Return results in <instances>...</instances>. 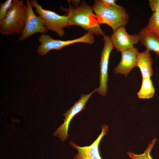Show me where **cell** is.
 Wrapping results in <instances>:
<instances>
[{
  "instance_id": "obj_1",
  "label": "cell",
  "mask_w": 159,
  "mask_h": 159,
  "mask_svg": "<svg viewBox=\"0 0 159 159\" xmlns=\"http://www.w3.org/2000/svg\"><path fill=\"white\" fill-rule=\"evenodd\" d=\"M69 5L67 9L61 7L62 10L67 12L66 15L68 16V26L77 25L93 34L105 35V33L97 22L92 7L85 1H83L76 7L69 4Z\"/></svg>"
},
{
  "instance_id": "obj_2",
  "label": "cell",
  "mask_w": 159,
  "mask_h": 159,
  "mask_svg": "<svg viewBox=\"0 0 159 159\" xmlns=\"http://www.w3.org/2000/svg\"><path fill=\"white\" fill-rule=\"evenodd\" d=\"M92 7L98 23L107 24L113 32L119 28L125 27L128 22L129 15L122 6H108L100 0H95Z\"/></svg>"
},
{
  "instance_id": "obj_3",
  "label": "cell",
  "mask_w": 159,
  "mask_h": 159,
  "mask_svg": "<svg viewBox=\"0 0 159 159\" xmlns=\"http://www.w3.org/2000/svg\"><path fill=\"white\" fill-rule=\"evenodd\" d=\"M26 18V6L23 0H13L1 23L0 32L4 35H21L24 30Z\"/></svg>"
},
{
  "instance_id": "obj_4",
  "label": "cell",
  "mask_w": 159,
  "mask_h": 159,
  "mask_svg": "<svg viewBox=\"0 0 159 159\" xmlns=\"http://www.w3.org/2000/svg\"><path fill=\"white\" fill-rule=\"evenodd\" d=\"M35 12L42 18L44 25L48 31L56 32L59 37L64 34V28L68 26V16L61 15L49 10L44 9L36 0H30Z\"/></svg>"
},
{
  "instance_id": "obj_5",
  "label": "cell",
  "mask_w": 159,
  "mask_h": 159,
  "mask_svg": "<svg viewBox=\"0 0 159 159\" xmlns=\"http://www.w3.org/2000/svg\"><path fill=\"white\" fill-rule=\"evenodd\" d=\"M93 35L88 32L79 38L64 41L55 39L49 34H42L38 39V41L40 44L38 47L37 52L40 55L43 56L52 50H59L65 47L76 43L92 44L95 42Z\"/></svg>"
},
{
  "instance_id": "obj_6",
  "label": "cell",
  "mask_w": 159,
  "mask_h": 159,
  "mask_svg": "<svg viewBox=\"0 0 159 159\" xmlns=\"http://www.w3.org/2000/svg\"><path fill=\"white\" fill-rule=\"evenodd\" d=\"M97 92V88L89 94H82L79 100L76 102L70 109L63 114L65 118L63 123L57 129L54 133V135H58L59 138L62 141L67 140L68 137V132L69 125L72 120L78 113L83 110L85 105L92 95Z\"/></svg>"
},
{
  "instance_id": "obj_7",
  "label": "cell",
  "mask_w": 159,
  "mask_h": 159,
  "mask_svg": "<svg viewBox=\"0 0 159 159\" xmlns=\"http://www.w3.org/2000/svg\"><path fill=\"white\" fill-rule=\"evenodd\" d=\"M103 40L104 45L101 53L100 62V85L97 88V92L102 96H105L108 91L107 82L109 57L114 47L109 36L104 35Z\"/></svg>"
},
{
  "instance_id": "obj_8",
  "label": "cell",
  "mask_w": 159,
  "mask_h": 159,
  "mask_svg": "<svg viewBox=\"0 0 159 159\" xmlns=\"http://www.w3.org/2000/svg\"><path fill=\"white\" fill-rule=\"evenodd\" d=\"M26 25L23 34L19 38L21 41L25 39L36 33L46 34L48 31L44 25L41 16L34 13L30 0H26Z\"/></svg>"
},
{
  "instance_id": "obj_9",
  "label": "cell",
  "mask_w": 159,
  "mask_h": 159,
  "mask_svg": "<svg viewBox=\"0 0 159 159\" xmlns=\"http://www.w3.org/2000/svg\"><path fill=\"white\" fill-rule=\"evenodd\" d=\"M101 133L90 145L80 147L72 141L69 142V144L78 152L72 159H102L100 152L99 144L102 138L107 133L108 127L107 125L104 124L101 125Z\"/></svg>"
},
{
  "instance_id": "obj_10",
  "label": "cell",
  "mask_w": 159,
  "mask_h": 159,
  "mask_svg": "<svg viewBox=\"0 0 159 159\" xmlns=\"http://www.w3.org/2000/svg\"><path fill=\"white\" fill-rule=\"evenodd\" d=\"M114 48L119 52L133 48L139 41L138 34L130 35L124 26L119 28L110 37Z\"/></svg>"
},
{
  "instance_id": "obj_11",
  "label": "cell",
  "mask_w": 159,
  "mask_h": 159,
  "mask_svg": "<svg viewBox=\"0 0 159 159\" xmlns=\"http://www.w3.org/2000/svg\"><path fill=\"white\" fill-rule=\"evenodd\" d=\"M139 52L138 48L135 47L121 52V59L114 69L115 72L127 77L132 69L136 67Z\"/></svg>"
},
{
  "instance_id": "obj_12",
  "label": "cell",
  "mask_w": 159,
  "mask_h": 159,
  "mask_svg": "<svg viewBox=\"0 0 159 159\" xmlns=\"http://www.w3.org/2000/svg\"><path fill=\"white\" fill-rule=\"evenodd\" d=\"M139 41L146 49L154 52L159 57V37L149 31L145 27L139 32Z\"/></svg>"
},
{
  "instance_id": "obj_13",
  "label": "cell",
  "mask_w": 159,
  "mask_h": 159,
  "mask_svg": "<svg viewBox=\"0 0 159 159\" xmlns=\"http://www.w3.org/2000/svg\"><path fill=\"white\" fill-rule=\"evenodd\" d=\"M152 64L153 59L149 51L146 49L142 52L138 53L136 67L139 68L142 78H150L153 75Z\"/></svg>"
},
{
  "instance_id": "obj_14",
  "label": "cell",
  "mask_w": 159,
  "mask_h": 159,
  "mask_svg": "<svg viewBox=\"0 0 159 159\" xmlns=\"http://www.w3.org/2000/svg\"><path fill=\"white\" fill-rule=\"evenodd\" d=\"M155 90L150 78H142L140 88L137 93L140 99H149L152 98L155 93Z\"/></svg>"
},
{
  "instance_id": "obj_15",
  "label": "cell",
  "mask_w": 159,
  "mask_h": 159,
  "mask_svg": "<svg viewBox=\"0 0 159 159\" xmlns=\"http://www.w3.org/2000/svg\"><path fill=\"white\" fill-rule=\"evenodd\" d=\"M156 141V138L153 139L143 153L138 154L132 152H128L127 154L131 159H153L150 153Z\"/></svg>"
},
{
  "instance_id": "obj_16",
  "label": "cell",
  "mask_w": 159,
  "mask_h": 159,
  "mask_svg": "<svg viewBox=\"0 0 159 159\" xmlns=\"http://www.w3.org/2000/svg\"><path fill=\"white\" fill-rule=\"evenodd\" d=\"M150 32L159 37V14L153 12L145 27Z\"/></svg>"
},
{
  "instance_id": "obj_17",
  "label": "cell",
  "mask_w": 159,
  "mask_h": 159,
  "mask_svg": "<svg viewBox=\"0 0 159 159\" xmlns=\"http://www.w3.org/2000/svg\"><path fill=\"white\" fill-rule=\"evenodd\" d=\"M12 0H6L3 3L0 4V24L5 17L8 10L10 7Z\"/></svg>"
},
{
  "instance_id": "obj_18",
  "label": "cell",
  "mask_w": 159,
  "mask_h": 159,
  "mask_svg": "<svg viewBox=\"0 0 159 159\" xmlns=\"http://www.w3.org/2000/svg\"><path fill=\"white\" fill-rule=\"evenodd\" d=\"M150 7L153 11L159 14V0H149Z\"/></svg>"
},
{
  "instance_id": "obj_19",
  "label": "cell",
  "mask_w": 159,
  "mask_h": 159,
  "mask_svg": "<svg viewBox=\"0 0 159 159\" xmlns=\"http://www.w3.org/2000/svg\"><path fill=\"white\" fill-rule=\"evenodd\" d=\"M104 4L108 6H118L115 2V0H100Z\"/></svg>"
},
{
  "instance_id": "obj_20",
  "label": "cell",
  "mask_w": 159,
  "mask_h": 159,
  "mask_svg": "<svg viewBox=\"0 0 159 159\" xmlns=\"http://www.w3.org/2000/svg\"><path fill=\"white\" fill-rule=\"evenodd\" d=\"M71 1L74 7H78L80 4V0H72Z\"/></svg>"
}]
</instances>
